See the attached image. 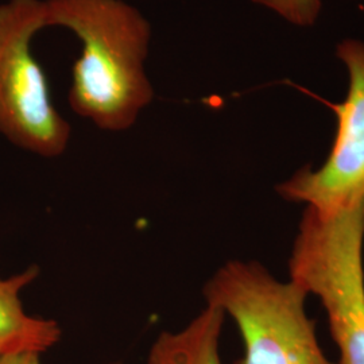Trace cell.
Instances as JSON below:
<instances>
[{
    "label": "cell",
    "instance_id": "6da1fadb",
    "mask_svg": "<svg viewBox=\"0 0 364 364\" xmlns=\"http://www.w3.org/2000/svg\"><path fill=\"white\" fill-rule=\"evenodd\" d=\"M46 25L69 28L82 43L72 69L69 105L109 132L130 130L154 99L144 70L151 27L123 0H45Z\"/></svg>",
    "mask_w": 364,
    "mask_h": 364
},
{
    "label": "cell",
    "instance_id": "7a4b0ae2",
    "mask_svg": "<svg viewBox=\"0 0 364 364\" xmlns=\"http://www.w3.org/2000/svg\"><path fill=\"white\" fill-rule=\"evenodd\" d=\"M364 193L332 212L308 207L299 223L290 281L326 311L338 364H364Z\"/></svg>",
    "mask_w": 364,
    "mask_h": 364
},
{
    "label": "cell",
    "instance_id": "3957f363",
    "mask_svg": "<svg viewBox=\"0 0 364 364\" xmlns=\"http://www.w3.org/2000/svg\"><path fill=\"white\" fill-rule=\"evenodd\" d=\"M203 294L239 329L245 353L234 364H333L305 312L306 291L293 281H277L258 262H227Z\"/></svg>",
    "mask_w": 364,
    "mask_h": 364
},
{
    "label": "cell",
    "instance_id": "277c9868",
    "mask_svg": "<svg viewBox=\"0 0 364 364\" xmlns=\"http://www.w3.org/2000/svg\"><path fill=\"white\" fill-rule=\"evenodd\" d=\"M46 25L45 0L0 4V134L45 158L63 156L72 129L52 102L48 77L31 50Z\"/></svg>",
    "mask_w": 364,
    "mask_h": 364
},
{
    "label": "cell",
    "instance_id": "5b68a950",
    "mask_svg": "<svg viewBox=\"0 0 364 364\" xmlns=\"http://www.w3.org/2000/svg\"><path fill=\"white\" fill-rule=\"evenodd\" d=\"M336 55L348 69L350 85L343 103L320 99L338 120L331 153L320 169L306 165L277 186L284 198L321 212L341 208L364 193V42L344 39Z\"/></svg>",
    "mask_w": 364,
    "mask_h": 364
},
{
    "label": "cell",
    "instance_id": "8992f818",
    "mask_svg": "<svg viewBox=\"0 0 364 364\" xmlns=\"http://www.w3.org/2000/svg\"><path fill=\"white\" fill-rule=\"evenodd\" d=\"M33 264L9 278H0V359L16 353H43L63 336L60 324L25 311L21 293L39 277Z\"/></svg>",
    "mask_w": 364,
    "mask_h": 364
},
{
    "label": "cell",
    "instance_id": "52a82bcc",
    "mask_svg": "<svg viewBox=\"0 0 364 364\" xmlns=\"http://www.w3.org/2000/svg\"><path fill=\"white\" fill-rule=\"evenodd\" d=\"M225 313L207 305L177 332L165 331L156 336L147 364H221L219 353Z\"/></svg>",
    "mask_w": 364,
    "mask_h": 364
},
{
    "label": "cell",
    "instance_id": "ba28073f",
    "mask_svg": "<svg viewBox=\"0 0 364 364\" xmlns=\"http://www.w3.org/2000/svg\"><path fill=\"white\" fill-rule=\"evenodd\" d=\"M267 7L296 26H313L321 11V0H251Z\"/></svg>",
    "mask_w": 364,
    "mask_h": 364
},
{
    "label": "cell",
    "instance_id": "9c48e42d",
    "mask_svg": "<svg viewBox=\"0 0 364 364\" xmlns=\"http://www.w3.org/2000/svg\"><path fill=\"white\" fill-rule=\"evenodd\" d=\"M0 364H42L39 353H16L0 359ZM120 364V363H109Z\"/></svg>",
    "mask_w": 364,
    "mask_h": 364
}]
</instances>
